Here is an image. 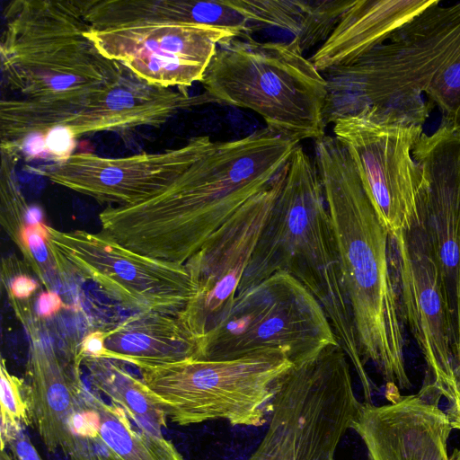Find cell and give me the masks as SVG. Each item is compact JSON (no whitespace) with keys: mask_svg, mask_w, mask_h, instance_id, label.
Wrapping results in <instances>:
<instances>
[{"mask_svg":"<svg viewBox=\"0 0 460 460\" xmlns=\"http://www.w3.org/2000/svg\"><path fill=\"white\" fill-rule=\"evenodd\" d=\"M299 143L268 128L215 142L160 192L105 208L99 216L102 232L138 253L184 265L241 207L272 184Z\"/></svg>","mask_w":460,"mask_h":460,"instance_id":"1","label":"cell"},{"mask_svg":"<svg viewBox=\"0 0 460 460\" xmlns=\"http://www.w3.org/2000/svg\"><path fill=\"white\" fill-rule=\"evenodd\" d=\"M314 163L362 358L375 365L388 386L407 389L411 381L400 300L391 270L390 234L381 224L348 151L334 137L324 135L314 140Z\"/></svg>","mask_w":460,"mask_h":460,"instance_id":"2","label":"cell"},{"mask_svg":"<svg viewBox=\"0 0 460 460\" xmlns=\"http://www.w3.org/2000/svg\"><path fill=\"white\" fill-rule=\"evenodd\" d=\"M278 271L296 278L318 301L358 375L365 402H371L373 383L359 349L323 183L300 144L237 294Z\"/></svg>","mask_w":460,"mask_h":460,"instance_id":"3","label":"cell"},{"mask_svg":"<svg viewBox=\"0 0 460 460\" xmlns=\"http://www.w3.org/2000/svg\"><path fill=\"white\" fill-rule=\"evenodd\" d=\"M3 80L21 98L75 101L117 84L127 68L85 32L82 0H14L4 8Z\"/></svg>","mask_w":460,"mask_h":460,"instance_id":"4","label":"cell"},{"mask_svg":"<svg viewBox=\"0 0 460 460\" xmlns=\"http://www.w3.org/2000/svg\"><path fill=\"white\" fill-rule=\"evenodd\" d=\"M199 83L217 103L253 111L281 136L301 141L326 135V79L290 42L224 40Z\"/></svg>","mask_w":460,"mask_h":460,"instance_id":"5","label":"cell"},{"mask_svg":"<svg viewBox=\"0 0 460 460\" xmlns=\"http://www.w3.org/2000/svg\"><path fill=\"white\" fill-rule=\"evenodd\" d=\"M212 103L203 93L150 84L127 68L114 85L75 101L23 98L0 102V149L19 158L29 146L44 142L59 162L70 155L75 138L103 131L159 127L181 111Z\"/></svg>","mask_w":460,"mask_h":460,"instance_id":"6","label":"cell"},{"mask_svg":"<svg viewBox=\"0 0 460 460\" xmlns=\"http://www.w3.org/2000/svg\"><path fill=\"white\" fill-rule=\"evenodd\" d=\"M338 345L294 366L279 381L269 425L246 460H336L361 402Z\"/></svg>","mask_w":460,"mask_h":460,"instance_id":"7","label":"cell"},{"mask_svg":"<svg viewBox=\"0 0 460 460\" xmlns=\"http://www.w3.org/2000/svg\"><path fill=\"white\" fill-rule=\"evenodd\" d=\"M340 344L314 296L278 271L238 293L218 323L197 342L196 359L231 360L280 353L294 366Z\"/></svg>","mask_w":460,"mask_h":460,"instance_id":"8","label":"cell"},{"mask_svg":"<svg viewBox=\"0 0 460 460\" xmlns=\"http://www.w3.org/2000/svg\"><path fill=\"white\" fill-rule=\"evenodd\" d=\"M293 367L283 354L270 353L231 360L190 358L138 369L177 425L221 420L260 427L268 422L279 383Z\"/></svg>","mask_w":460,"mask_h":460,"instance_id":"9","label":"cell"},{"mask_svg":"<svg viewBox=\"0 0 460 460\" xmlns=\"http://www.w3.org/2000/svg\"><path fill=\"white\" fill-rule=\"evenodd\" d=\"M460 46V2L436 1L358 58L355 79L369 101L423 125L429 103L422 94Z\"/></svg>","mask_w":460,"mask_h":460,"instance_id":"10","label":"cell"},{"mask_svg":"<svg viewBox=\"0 0 460 460\" xmlns=\"http://www.w3.org/2000/svg\"><path fill=\"white\" fill-rule=\"evenodd\" d=\"M48 230L68 275L93 282L126 308L178 315L197 292L185 265L138 253L102 232Z\"/></svg>","mask_w":460,"mask_h":460,"instance_id":"11","label":"cell"},{"mask_svg":"<svg viewBox=\"0 0 460 460\" xmlns=\"http://www.w3.org/2000/svg\"><path fill=\"white\" fill-rule=\"evenodd\" d=\"M334 137L348 151L363 188L390 235L420 224V171L412 150L422 126L393 120L374 108L337 119Z\"/></svg>","mask_w":460,"mask_h":460,"instance_id":"12","label":"cell"},{"mask_svg":"<svg viewBox=\"0 0 460 460\" xmlns=\"http://www.w3.org/2000/svg\"><path fill=\"white\" fill-rule=\"evenodd\" d=\"M287 167L272 184L225 222L184 264L197 292L177 315L197 342L229 309L282 189Z\"/></svg>","mask_w":460,"mask_h":460,"instance_id":"13","label":"cell"},{"mask_svg":"<svg viewBox=\"0 0 460 460\" xmlns=\"http://www.w3.org/2000/svg\"><path fill=\"white\" fill-rule=\"evenodd\" d=\"M420 171V226L438 265L456 354L460 346V129L440 125L412 150Z\"/></svg>","mask_w":460,"mask_h":460,"instance_id":"14","label":"cell"},{"mask_svg":"<svg viewBox=\"0 0 460 460\" xmlns=\"http://www.w3.org/2000/svg\"><path fill=\"white\" fill-rule=\"evenodd\" d=\"M391 237L403 321L426 362L423 384L447 397L454 379V335L439 270L420 224Z\"/></svg>","mask_w":460,"mask_h":460,"instance_id":"15","label":"cell"},{"mask_svg":"<svg viewBox=\"0 0 460 460\" xmlns=\"http://www.w3.org/2000/svg\"><path fill=\"white\" fill-rule=\"evenodd\" d=\"M106 58L145 82L187 91L200 82L218 43L236 37L222 29L187 23H148L85 32Z\"/></svg>","mask_w":460,"mask_h":460,"instance_id":"16","label":"cell"},{"mask_svg":"<svg viewBox=\"0 0 460 460\" xmlns=\"http://www.w3.org/2000/svg\"><path fill=\"white\" fill-rule=\"evenodd\" d=\"M215 142L208 136L160 153L104 157L73 153L40 172L53 183L89 196L100 203L133 205L160 192L205 155Z\"/></svg>","mask_w":460,"mask_h":460,"instance_id":"17","label":"cell"},{"mask_svg":"<svg viewBox=\"0 0 460 460\" xmlns=\"http://www.w3.org/2000/svg\"><path fill=\"white\" fill-rule=\"evenodd\" d=\"M441 394L422 385L418 394L391 403L364 402L353 421L367 460H460V448L448 453L452 423L439 407Z\"/></svg>","mask_w":460,"mask_h":460,"instance_id":"18","label":"cell"},{"mask_svg":"<svg viewBox=\"0 0 460 460\" xmlns=\"http://www.w3.org/2000/svg\"><path fill=\"white\" fill-rule=\"evenodd\" d=\"M28 337L25 375L33 424L49 452L61 450L69 456L75 443L74 419L86 391L80 376L83 363L77 349L65 357L52 343L44 341L40 332Z\"/></svg>","mask_w":460,"mask_h":460,"instance_id":"19","label":"cell"},{"mask_svg":"<svg viewBox=\"0 0 460 460\" xmlns=\"http://www.w3.org/2000/svg\"><path fill=\"white\" fill-rule=\"evenodd\" d=\"M434 0H354L310 60L321 72L345 66L384 43Z\"/></svg>","mask_w":460,"mask_h":460,"instance_id":"20","label":"cell"},{"mask_svg":"<svg viewBox=\"0 0 460 460\" xmlns=\"http://www.w3.org/2000/svg\"><path fill=\"white\" fill-rule=\"evenodd\" d=\"M86 20L94 29L148 23H187L251 36L252 23L227 0H82Z\"/></svg>","mask_w":460,"mask_h":460,"instance_id":"21","label":"cell"},{"mask_svg":"<svg viewBox=\"0 0 460 460\" xmlns=\"http://www.w3.org/2000/svg\"><path fill=\"white\" fill-rule=\"evenodd\" d=\"M105 346L137 367L195 358L197 344L177 315L137 312L106 331Z\"/></svg>","mask_w":460,"mask_h":460,"instance_id":"22","label":"cell"},{"mask_svg":"<svg viewBox=\"0 0 460 460\" xmlns=\"http://www.w3.org/2000/svg\"><path fill=\"white\" fill-rule=\"evenodd\" d=\"M354 0H227L252 24L290 32L301 53L328 39Z\"/></svg>","mask_w":460,"mask_h":460,"instance_id":"23","label":"cell"},{"mask_svg":"<svg viewBox=\"0 0 460 460\" xmlns=\"http://www.w3.org/2000/svg\"><path fill=\"white\" fill-rule=\"evenodd\" d=\"M94 389L121 408L137 426L156 436L168 419L159 398L117 360L86 358L83 360Z\"/></svg>","mask_w":460,"mask_h":460,"instance_id":"24","label":"cell"},{"mask_svg":"<svg viewBox=\"0 0 460 460\" xmlns=\"http://www.w3.org/2000/svg\"><path fill=\"white\" fill-rule=\"evenodd\" d=\"M85 402L93 411L99 435L116 460H183L170 440L139 428L115 404L85 391Z\"/></svg>","mask_w":460,"mask_h":460,"instance_id":"25","label":"cell"},{"mask_svg":"<svg viewBox=\"0 0 460 460\" xmlns=\"http://www.w3.org/2000/svg\"><path fill=\"white\" fill-rule=\"evenodd\" d=\"M1 450L25 427L33 424L30 390L26 381L12 375L1 359Z\"/></svg>","mask_w":460,"mask_h":460,"instance_id":"26","label":"cell"},{"mask_svg":"<svg viewBox=\"0 0 460 460\" xmlns=\"http://www.w3.org/2000/svg\"><path fill=\"white\" fill-rule=\"evenodd\" d=\"M442 115V125L460 129V46L437 72L424 93Z\"/></svg>","mask_w":460,"mask_h":460,"instance_id":"27","label":"cell"},{"mask_svg":"<svg viewBox=\"0 0 460 460\" xmlns=\"http://www.w3.org/2000/svg\"><path fill=\"white\" fill-rule=\"evenodd\" d=\"M28 270L26 263L15 257L3 259L1 282L10 302L27 303L35 295L38 282Z\"/></svg>","mask_w":460,"mask_h":460,"instance_id":"28","label":"cell"},{"mask_svg":"<svg viewBox=\"0 0 460 460\" xmlns=\"http://www.w3.org/2000/svg\"><path fill=\"white\" fill-rule=\"evenodd\" d=\"M106 331H93L83 338L77 348V356L82 362L86 358L119 361V356L106 348Z\"/></svg>","mask_w":460,"mask_h":460,"instance_id":"29","label":"cell"},{"mask_svg":"<svg viewBox=\"0 0 460 460\" xmlns=\"http://www.w3.org/2000/svg\"><path fill=\"white\" fill-rule=\"evenodd\" d=\"M448 402L447 414L454 429H460V346L455 355L454 379L446 397Z\"/></svg>","mask_w":460,"mask_h":460,"instance_id":"30","label":"cell"},{"mask_svg":"<svg viewBox=\"0 0 460 460\" xmlns=\"http://www.w3.org/2000/svg\"><path fill=\"white\" fill-rule=\"evenodd\" d=\"M23 429L19 431L5 446L10 450L11 460H42Z\"/></svg>","mask_w":460,"mask_h":460,"instance_id":"31","label":"cell"},{"mask_svg":"<svg viewBox=\"0 0 460 460\" xmlns=\"http://www.w3.org/2000/svg\"><path fill=\"white\" fill-rule=\"evenodd\" d=\"M65 307L66 305L58 292L46 290L38 296L34 311L38 320H43L50 318Z\"/></svg>","mask_w":460,"mask_h":460,"instance_id":"32","label":"cell"}]
</instances>
